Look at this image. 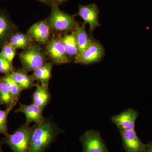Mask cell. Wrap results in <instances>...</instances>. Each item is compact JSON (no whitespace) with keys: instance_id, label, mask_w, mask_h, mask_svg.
<instances>
[{"instance_id":"cell-1","label":"cell","mask_w":152,"mask_h":152,"mask_svg":"<svg viewBox=\"0 0 152 152\" xmlns=\"http://www.w3.org/2000/svg\"><path fill=\"white\" fill-rule=\"evenodd\" d=\"M35 124L33 131L30 152H45L57 137L64 132L50 118Z\"/></svg>"},{"instance_id":"cell-2","label":"cell","mask_w":152,"mask_h":152,"mask_svg":"<svg viewBox=\"0 0 152 152\" xmlns=\"http://www.w3.org/2000/svg\"><path fill=\"white\" fill-rule=\"evenodd\" d=\"M35 124L31 126L25 123L12 134L2 138L3 144L7 145L13 152H30L31 140Z\"/></svg>"},{"instance_id":"cell-3","label":"cell","mask_w":152,"mask_h":152,"mask_svg":"<svg viewBox=\"0 0 152 152\" xmlns=\"http://www.w3.org/2000/svg\"><path fill=\"white\" fill-rule=\"evenodd\" d=\"M45 52L38 44L33 43L19 55L22 69L26 72H34L47 63Z\"/></svg>"},{"instance_id":"cell-4","label":"cell","mask_w":152,"mask_h":152,"mask_svg":"<svg viewBox=\"0 0 152 152\" xmlns=\"http://www.w3.org/2000/svg\"><path fill=\"white\" fill-rule=\"evenodd\" d=\"M48 20L49 28L55 32H67L76 29L78 25L73 17L64 12L58 6L52 5Z\"/></svg>"},{"instance_id":"cell-5","label":"cell","mask_w":152,"mask_h":152,"mask_svg":"<svg viewBox=\"0 0 152 152\" xmlns=\"http://www.w3.org/2000/svg\"><path fill=\"white\" fill-rule=\"evenodd\" d=\"M80 141L83 148V152H109L99 132L89 130L80 137Z\"/></svg>"},{"instance_id":"cell-6","label":"cell","mask_w":152,"mask_h":152,"mask_svg":"<svg viewBox=\"0 0 152 152\" xmlns=\"http://www.w3.org/2000/svg\"><path fill=\"white\" fill-rule=\"evenodd\" d=\"M45 52L51 61L56 64H64L69 62L61 37H53L50 39L46 46Z\"/></svg>"},{"instance_id":"cell-7","label":"cell","mask_w":152,"mask_h":152,"mask_svg":"<svg viewBox=\"0 0 152 152\" xmlns=\"http://www.w3.org/2000/svg\"><path fill=\"white\" fill-rule=\"evenodd\" d=\"M104 55L103 47L99 42L91 39L81 56L75 60L76 64L89 65L100 61Z\"/></svg>"},{"instance_id":"cell-8","label":"cell","mask_w":152,"mask_h":152,"mask_svg":"<svg viewBox=\"0 0 152 152\" xmlns=\"http://www.w3.org/2000/svg\"><path fill=\"white\" fill-rule=\"evenodd\" d=\"M119 132L126 152H145L146 145L139 138L134 129L120 130Z\"/></svg>"},{"instance_id":"cell-9","label":"cell","mask_w":152,"mask_h":152,"mask_svg":"<svg viewBox=\"0 0 152 152\" xmlns=\"http://www.w3.org/2000/svg\"><path fill=\"white\" fill-rule=\"evenodd\" d=\"M77 15L83 19L84 24L89 25L91 33L100 26L99 19V10L96 4L86 5H80Z\"/></svg>"},{"instance_id":"cell-10","label":"cell","mask_w":152,"mask_h":152,"mask_svg":"<svg viewBox=\"0 0 152 152\" xmlns=\"http://www.w3.org/2000/svg\"><path fill=\"white\" fill-rule=\"evenodd\" d=\"M18 31L6 9H0V49Z\"/></svg>"},{"instance_id":"cell-11","label":"cell","mask_w":152,"mask_h":152,"mask_svg":"<svg viewBox=\"0 0 152 152\" xmlns=\"http://www.w3.org/2000/svg\"><path fill=\"white\" fill-rule=\"evenodd\" d=\"M138 113L132 109L129 108L121 113L112 117V123L120 130L134 129L136 120L138 116Z\"/></svg>"},{"instance_id":"cell-12","label":"cell","mask_w":152,"mask_h":152,"mask_svg":"<svg viewBox=\"0 0 152 152\" xmlns=\"http://www.w3.org/2000/svg\"><path fill=\"white\" fill-rule=\"evenodd\" d=\"M50 31L48 21L43 20L31 26L26 34L38 43L47 45L50 39Z\"/></svg>"},{"instance_id":"cell-13","label":"cell","mask_w":152,"mask_h":152,"mask_svg":"<svg viewBox=\"0 0 152 152\" xmlns=\"http://www.w3.org/2000/svg\"><path fill=\"white\" fill-rule=\"evenodd\" d=\"M43 109L33 103L31 104L20 103V107L15 110V112L24 114L26 118V123L30 125L32 123L39 124L45 119L43 115Z\"/></svg>"},{"instance_id":"cell-14","label":"cell","mask_w":152,"mask_h":152,"mask_svg":"<svg viewBox=\"0 0 152 152\" xmlns=\"http://www.w3.org/2000/svg\"><path fill=\"white\" fill-rule=\"evenodd\" d=\"M36 89L32 96V103L43 109L51 99V95L48 86L36 84Z\"/></svg>"},{"instance_id":"cell-15","label":"cell","mask_w":152,"mask_h":152,"mask_svg":"<svg viewBox=\"0 0 152 152\" xmlns=\"http://www.w3.org/2000/svg\"><path fill=\"white\" fill-rule=\"evenodd\" d=\"M53 64V62H48L34 71L31 75L33 80L34 81H38L43 86H48Z\"/></svg>"},{"instance_id":"cell-16","label":"cell","mask_w":152,"mask_h":152,"mask_svg":"<svg viewBox=\"0 0 152 152\" xmlns=\"http://www.w3.org/2000/svg\"><path fill=\"white\" fill-rule=\"evenodd\" d=\"M32 38L27 34L17 31L12 36L8 41L9 43L15 48L26 50L34 43Z\"/></svg>"},{"instance_id":"cell-17","label":"cell","mask_w":152,"mask_h":152,"mask_svg":"<svg viewBox=\"0 0 152 152\" xmlns=\"http://www.w3.org/2000/svg\"><path fill=\"white\" fill-rule=\"evenodd\" d=\"M10 75L23 90L29 89L33 86H35L36 84L34 83L35 81L33 80L31 75H28L27 73L22 69L14 70Z\"/></svg>"},{"instance_id":"cell-18","label":"cell","mask_w":152,"mask_h":152,"mask_svg":"<svg viewBox=\"0 0 152 152\" xmlns=\"http://www.w3.org/2000/svg\"><path fill=\"white\" fill-rule=\"evenodd\" d=\"M75 31L77 41L78 53L74 60L77 59L81 56L88 46L91 41L86 31L84 25L82 26H78L75 30Z\"/></svg>"},{"instance_id":"cell-19","label":"cell","mask_w":152,"mask_h":152,"mask_svg":"<svg viewBox=\"0 0 152 152\" xmlns=\"http://www.w3.org/2000/svg\"><path fill=\"white\" fill-rule=\"evenodd\" d=\"M61 39L68 56H74L75 58L78 53L77 41L75 30L71 34H66Z\"/></svg>"},{"instance_id":"cell-20","label":"cell","mask_w":152,"mask_h":152,"mask_svg":"<svg viewBox=\"0 0 152 152\" xmlns=\"http://www.w3.org/2000/svg\"><path fill=\"white\" fill-rule=\"evenodd\" d=\"M0 101L2 105H4L6 107L17 103L11 96L7 85L2 77H0Z\"/></svg>"},{"instance_id":"cell-21","label":"cell","mask_w":152,"mask_h":152,"mask_svg":"<svg viewBox=\"0 0 152 152\" xmlns=\"http://www.w3.org/2000/svg\"><path fill=\"white\" fill-rule=\"evenodd\" d=\"M2 78L7 85L9 91L14 100L16 102H18L21 93L23 91L22 88L12 78L10 75H4Z\"/></svg>"},{"instance_id":"cell-22","label":"cell","mask_w":152,"mask_h":152,"mask_svg":"<svg viewBox=\"0 0 152 152\" xmlns=\"http://www.w3.org/2000/svg\"><path fill=\"white\" fill-rule=\"evenodd\" d=\"M17 104V103L12 104L10 107H7L4 110H0V134L4 136L8 134V117L11 111Z\"/></svg>"},{"instance_id":"cell-23","label":"cell","mask_w":152,"mask_h":152,"mask_svg":"<svg viewBox=\"0 0 152 152\" xmlns=\"http://www.w3.org/2000/svg\"><path fill=\"white\" fill-rule=\"evenodd\" d=\"M16 49L11 45L9 42H7L1 49L0 53L9 62L12 64L14 58L16 54Z\"/></svg>"},{"instance_id":"cell-24","label":"cell","mask_w":152,"mask_h":152,"mask_svg":"<svg viewBox=\"0 0 152 152\" xmlns=\"http://www.w3.org/2000/svg\"><path fill=\"white\" fill-rule=\"evenodd\" d=\"M14 71L12 64L9 62L0 53V74L10 75Z\"/></svg>"},{"instance_id":"cell-25","label":"cell","mask_w":152,"mask_h":152,"mask_svg":"<svg viewBox=\"0 0 152 152\" xmlns=\"http://www.w3.org/2000/svg\"><path fill=\"white\" fill-rule=\"evenodd\" d=\"M38 1L50 6L52 5L59 6L60 5L67 1L69 0H38Z\"/></svg>"},{"instance_id":"cell-26","label":"cell","mask_w":152,"mask_h":152,"mask_svg":"<svg viewBox=\"0 0 152 152\" xmlns=\"http://www.w3.org/2000/svg\"><path fill=\"white\" fill-rule=\"evenodd\" d=\"M145 152H152V141L145 145Z\"/></svg>"},{"instance_id":"cell-27","label":"cell","mask_w":152,"mask_h":152,"mask_svg":"<svg viewBox=\"0 0 152 152\" xmlns=\"http://www.w3.org/2000/svg\"><path fill=\"white\" fill-rule=\"evenodd\" d=\"M3 144L2 143V142L0 141V152H4L3 151L2 148V145Z\"/></svg>"},{"instance_id":"cell-28","label":"cell","mask_w":152,"mask_h":152,"mask_svg":"<svg viewBox=\"0 0 152 152\" xmlns=\"http://www.w3.org/2000/svg\"><path fill=\"white\" fill-rule=\"evenodd\" d=\"M2 105L1 102V101H0V105Z\"/></svg>"}]
</instances>
